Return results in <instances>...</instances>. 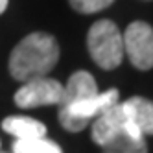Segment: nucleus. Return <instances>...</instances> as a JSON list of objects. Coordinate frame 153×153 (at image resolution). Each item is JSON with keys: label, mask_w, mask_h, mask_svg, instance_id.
I'll return each mask as SVG.
<instances>
[{"label": "nucleus", "mask_w": 153, "mask_h": 153, "mask_svg": "<svg viewBox=\"0 0 153 153\" xmlns=\"http://www.w3.org/2000/svg\"><path fill=\"white\" fill-rule=\"evenodd\" d=\"M59 61V45L48 33L33 31L13 48L9 56V74L17 81L45 78Z\"/></svg>", "instance_id": "f257e3e1"}, {"label": "nucleus", "mask_w": 153, "mask_h": 153, "mask_svg": "<svg viewBox=\"0 0 153 153\" xmlns=\"http://www.w3.org/2000/svg\"><path fill=\"white\" fill-rule=\"evenodd\" d=\"M87 46L92 61L103 70L116 68L124 57V41L113 20H98L89 30Z\"/></svg>", "instance_id": "f03ea898"}, {"label": "nucleus", "mask_w": 153, "mask_h": 153, "mask_svg": "<svg viewBox=\"0 0 153 153\" xmlns=\"http://www.w3.org/2000/svg\"><path fill=\"white\" fill-rule=\"evenodd\" d=\"M116 103H118V91L116 89L98 92L96 96L89 98V100L72 103L67 107H59V111H57L59 124L67 131H70V133H78V131H83L96 116H100L109 107H113Z\"/></svg>", "instance_id": "7ed1b4c3"}, {"label": "nucleus", "mask_w": 153, "mask_h": 153, "mask_svg": "<svg viewBox=\"0 0 153 153\" xmlns=\"http://www.w3.org/2000/svg\"><path fill=\"white\" fill-rule=\"evenodd\" d=\"M124 53L135 68L138 70H149L153 68V28L148 22H131L124 35Z\"/></svg>", "instance_id": "20e7f679"}, {"label": "nucleus", "mask_w": 153, "mask_h": 153, "mask_svg": "<svg viewBox=\"0 0 153 153\" xmlns=\"http://www.w3.org/2000/svg\"><path fill=\"white\" fill-rule=\"evenodd\" d=\"M63 98V85L48 76L24 81L15 92V103L22 109H33L42 105H59Z\"/></svg>", "instance_id": "39448f33"}, {"label": "nucleus", "mask_w": 153, "mask_h": 153, "mask_svg": "<svg viewBox=\"0 0 153 153\" xmlns=\"http://www.w3.org/2000/svg\"><path fill=\"white\" fill-rule=\"evenodd\" d=\"M124 124H126V114L122 103H116L113 107H109L105 113L100 116H96L92 120V140L98 146H105L109 142H113L120 135H124Z\"/></svg>", "instance_id": "423d86ee"}, {"label": "nucleus", "mask_w": 153, "mask_h": 153, "mask_svg": "<svg viewBox=\"0 0 153 153\" xmlns=\"http://www.w3.org/2000/svg\"><path fill=\"white\" fill-rule=\"evenodd\" d=\"M96 94H98V85L94 78L85 70H78L70 76L67 85L63 87V98L57 107H67L83 100H89Z\"/></svg>", "instance_id": "0eeeda50"}, {"label": "nucleus", "mask_w": 153, "mask_h": 153, "mask_svg": "<svg viewBox=\"0 0 153 153\" xmlns=\"http://www.w3.org/2000/svg\"><path fill=\"white\" fill-rule=\"evenodd\" d=\"M124 114L131 124H135L142 137L153 135V102L142 96H133L122 103Z\"/></svg>", "instance_id": "6e6552de"}, {"label": "nucleus", "mask_w": 153, "mask_h": 153, "mask_svg": "<svg viewBox=\"0 0 153 153\" xmlns=\"http://www.w3.org/2000/svg\"><path fill=\"white\" fill-rule=\"evenodd\" d=\"M2 129L6 133L13 135L17 140L42 138L46 135L45 124L30 116H7L2 120Z\"/></svg>", "instance_id": "1a4fd4ad"}, {"label": "nucleus", "mask_w": 153, "mask_h": 153, "mask_svg": "<svg viewBox=\"0 0 153 153\" xmlns=\"http://www.w3.org/2000/svg\"><path fill=\"white\" fill-rule=\"evenodd\" d=\"M13 153H63V149L48 138H28V140H15Z\"/></svg>", "instance_id": "9d476101"}, {"label": "nucleus", "mask_w": 153, "mask_h": 153, "mask_svg": "<svg viewBox=\"0 0 153 153\" xmlns=\"http://www.w3.org/2000/svg\"><path fill=\"white\" fill-rule=\"evenodd\" d=\"M103 153H148V146L144 138H131L127 135H120L113 142L103 146Z\"/></svg>", "instance_id": "9b49d317"}, {"label": "nucleus", "mask_w": 153, "mask_h": 153, "mask_svg": "<svg viewBox=\"0 0 153 153\" xmlns=\"http://www.w3.org/2000/svg\"><path fill=\"white\" fill-rule=\"evenodd\" d=\"M70 6L76 9L78 13L83 15H91V13H98L103 11L105 7H109L114 0H68Z\"/></svg>", "instance_id": "f8f14e48"}, {"label": "nucleus", "mask_w": 153, "mask_h": 153, "mask_svg": "<svg viewBox=\"0 0 153 153\" xmlns=\"http://www.w3.org/2000/svg\"><path fill=\"white\" fill-rule=\"evenodd\" d=\"M6 7H7V0H0V15L6 11Z\"/></svg>", "instance_id": "ddd939ff"}]
</instances>
